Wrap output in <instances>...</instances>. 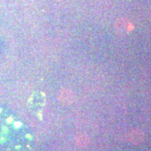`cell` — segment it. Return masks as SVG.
<instances>
[{"mask_svg": "<svg viewBox=\"0 0 151 151\" xmlns=\"http://www.w3.org/2000/svg\"><path fill=\"white\" fill-rule=\"evenodd\" d=\"M75 97L76 96L74 92L67 88L61 89L57 94V99L63 105L71 104L75 101Z\"/></svg>", "mask_w": 151, "mask_h": 151, "instance_id": "obj_3", "label": "cell"}, {"mask_svg": "<svg viewBox=\"0 0 151 151\" xmlns=\"http://www.w3.org/2000/svg\"><path fill=\"white\" fill-rule=\"evenodd\" d=\"M133 25L127 18H119L114 23V30L119 35H126L133 31Z\"/></svg>", "mask_w": 151, "mask_h": 151, "instance_id": "obj_2", "label": "cell"}, {"mask_svg": "<svg viewBox=\"0 0 151 151\" xmlns=\"http://www.w3.org/2000/svg\"><path fill=\"white\" fill-rule=\"evenodd\" d=\"M34 147L30 126L16 113L0 106V151H33Z\"/></svg>", "mask_w": 151, "mask_h": 151, "instance_id": "obj_1", "label": "cell"}, {"mask_svg": "<svg viewBox=\"0 0 151 151\" xmlns=\"http://www.w3.org/2000/svg\"><path fill=\"white\" fill-rule=\"evenodd\" d=\"M145 134L140 130H133L128 135V140L133 145H139L144 141Z\"/></svg>", "mask_w": 151, "mask_h": 151, "instance_id": "obj_4", "label": "cell"}, {"mask_svg": "<svg viewBox=\"0 0 151 151\" xmlns=\"http://www.w3.org/2000/svg\"><path fill=\"white\" fill-rule=\"evenodd\" d=\"M150 21H151V16H150Z\"/></svg>", "mask_w": 151, "mask_h": 151, "instance_id": "obj_6", "label": "cell"}, {"mask_svg": "<svg viewBox=\"0 0 151 151\" xmlns=\"http://www.w3.org/2000/svg\"><path fill=\"white\" fill-rule=\"evenodd\" d=\"M58 1H62V0H58Z\"/></svg>", "mask_w": 151, "mask_h": 151, "instance_id": "obj_5", "label": "cell"}]
</instances>
